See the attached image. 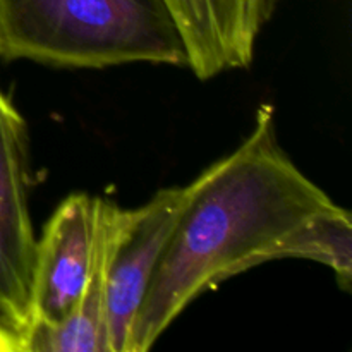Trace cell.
Masks as SVG:
<instances>
[{
	"mask_svg": "<svg viewBox=\"0 0 352 352\" xmlns=\"http://www.w3.org/2000/svg\"><path fill=\"white\" fill-rule=\"evenodd\" d=\"M336 203L291 160L263 103L246 140L186 186L129 337L146 352L208 289L267 261L289 237Z\"/></svg>",
	"mask_w": 352,
	"mask_h": 352,
	"instance_id": "obj_1",
	"label": "cell"
},
{
	"mask_svg": "<svg viewBox=\"0 0 352 352\" xmlns=\"http://www.w3.org/2000/svg\"><path fill=\"white\" fill-rule=\"evenodd\" d=\"M0 58L64 69L186 65L164 0H0Z\"/></svg>",
	"mask_w": 352,
	"mask_h": 352,
	"instance_id": "obj_2",
	"label": "cell"
},
{
	"mask_svg": "<svg viewBox=\"0 0 352 352\" xmlns=\"http://www.w3.org/2000/svg\"><path fill=\"white\" fill-rule=\"evenodd\" d=\"M23 116L0 89V325L23 352L31 330L34 236Z\"/></svg>",
	"mask_w": 352,
	"mask_h": 352,
	"instance_id": "obj_3",
	"label": "cell"
},
{
	"mask_svg": "<svg viewBox=\"0 0 352 352\" xmlns=\"http://www.w3.org/2000/svg\"><path fill=\"white\" fill-rule=\"evenodd\" d=\"M98 208V196L86 192L67 196L36 239L31 330L58 325L78 305L95 258Z\"/></svg>",
	"mask_w": 352,
	"mask_h": 352,
	"instance_id": "obj_4",
	"label": "cell"
},
{
	"mask_svg": "<svg viewBox=\"0 0 352 352\" xmlns=\"http://www.w3.org/2000/svg\"><path fill=\"white\" fill-rule=\"evenodd\" d=\"M184 198L186 186L165 188L140 208L126 210L107 272L109 352L129 351V337L144 292Z\"/></svg>",
	"mask_w": 352,
	"mask_h": 352,
	"instance_id": "obj_5",
	"label": "cell"
},
{
	"mask_svg": "<svg viewBox=\"0 0 352 352\" xmlns=\"http://www.w3.org/2000/svg\"><path fill=\"white\" fill-rule=\"evenodd\" d=\"M177 24L186 65L210 79L253 62L278 0H164Z\"/></svg>",
	"mask_w": 352,
	"mask_h": 352,
	"instance_id": "obj_6",
	"label": "cell"
},
{
	"mask_svg": "<svg viewBox=\"0 0 352 352\" xmlns=\"http://www.w3.org/2000/svg\"><path fill=\"white\" fill-rule=\"evenodd\" d=\"M126 210L100 198L95 258L82 294L71 315L55 327H36L23 352H109L105 322L107 272Z\"/></svg>",
	"mask_w": 352,
	"mask_h": 352,
	"instance_id": "obj_7",
	"label": "cell"
},
{
	"mask_svg": "<svg viewBox=\"0 0 352 352\" xmlns=\"http://www.w3.org/2000/svg\"><path fill=\"white\" fill-rule=\"evenodd\" d=\"M302 258L327 265L339 285L349 289L352 277V217L336 205L299 227L282 250V260Z\"/></svg>",
	"mask_w": 352,
	"mask_h": 352,
	"instance_id": "obj_8",
	"label": "cell"
},
{
	"mask_svg": "<svg viewBox=\"0 0 352 352\" xmlns=\"http://www.w3.org/2000/svg\"><path fill=\"white\" fill-rule=\"evenodd\" d=\"M0 352H19L16 340L2 325H0Z\"/></svg>",
	"mask_w": 352,
	"mask_h": 352,
	"instance_id": "obj_9",
	"label": "cell"
}]
</instances>
